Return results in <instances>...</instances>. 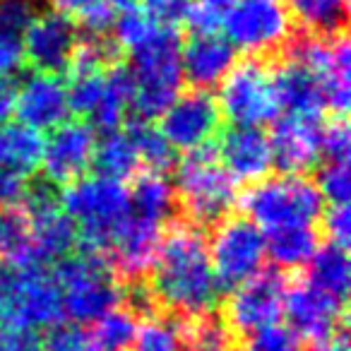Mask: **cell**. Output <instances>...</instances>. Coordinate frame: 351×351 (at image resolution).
Here are the masks:
<instances>
[{
    "mask_svg": "<svg viewBox=\"0 0 351 351\" xmlns=\"http://www.w3.org/2000/svg\"><path fill=\"white\" fill-rule=\"evenodd\" d=\"M149 291L156 306L188 320L215 313L221 289L212 269L207 241L197 226L173 224L161 239L152 265Z\"/></svg>",
    "mask_w": 351,
    "mask_h": 351,
    "instance_id": "cell-1",
    "label": "cell"
},
{
    "mask_svg": "<svg viewBox=\"0 0 351 351\" xmlns=\"http://www.w3.org/2000/svg\"><path fill=\"white\" fill-rule=\"evenodd\" d=\"M183 41L176 29L152 27L149 34L132 46L130 75H132V111L140 121H154L171 106L183 89L181 65Z\"/></svg>",
    "mask_w": 351,
    "mask_h": 351,
    "instance_id": "cell-2",
    "label": "cell"
},
{
    "mask_svg": "<svg viewBox=\"0 0 351 351\" xmlns=\"http://www.w3.org/2000/svg\"><path fill=\"white\" fill-rule=\"evenodd\" d=\"M63 210L77 231V243L97 255H108L118 231L130 215L125 183L106 176H82L60 191Z\"/></svg>",
    "mask_w": 351,
    "mask_h": 351,
    "instance_id": "cell-3",
    "label": "cell"
},
{
    "mask_svg": "<svg viewBox=\"0 0 351 351\" xmlns=\"http://www.w3.org/2000/svg\"><path fill=\"white\" fill-rule=\"evenodd\" d=\"M241 207L263 234L287 226H315L325 212V200L315 181L303 173L265 176L250 183Z\"/></svg>",
    "mask_w": 351,
    "mask_h": 351,
    "instance_id": "cell-4",
    "label": "cell"
},
{
    "mask_svg": "<svg viewBox=\"0 0 351 351\" xmlns=\"http://www.w3.org/2000/svg\"><path fill=\"white\" fill-rule=\"evenodd\" d=\"M176 202L183 207L193 226H217L231 217L239 202V188L221 166L215 147L188 152L176 166Z\"/></svg>",
    "mask_w": 351,
    "mask_h": 351,
    "instance_id": "cell-5",
    "label": "cell"
},
{
    "mask_svg": "<svg viewBox=\"0 0 351 351\" xmlns=\"http://www.w3.org/2000/svg\"><path fill=\"white\" fill-rule=\"evenodd\" d=\"M65 317L56 272L46 265L0 263V325L51 330Z\"/></svg>",
    "mask_w": 351,
    "mask_h": 351,
    "instance_id": "cell-6",
    "label": "cell"
},
{
    "mask_svg": "<svg viewBox=\"0 0 351 351\" xmlns=\"http://www.w3.org/2000/svg\"><path fill=\"white\" fill-rule=\"evenodd\" d=\"M63 313L77 325H94L123 303V287L106 255L82 250L58 263L56 269Z\"/></svg>",
    "mask_w": 351,
    "mask_h": 351,
    "instance_id": "cell-7",
    "label": "cell"
},
{
    "mask_svg": "<svg viewBox=\"0 0 351 351\" xmlns=\"http://www.w3.org/2000/svg\"><path fill=\"white\" fill-rule=\"evenodd\" d=\"M226 41L248 58H279L296 34L287 0H231L221 17Z\"/></svg>",
    "mask_w": 351,
    "mask_h": 351,
    "instance_id": "cell-8",
    "label": "cell"
},
{
    "mask_svg": "<svg viewBox=\"0 0 351 351\" xmlns=\"http://www.w3.org/2000/svg\"><path fill=\"white\" fill-rule=\"evenodd\" d=\"M217 104H219L221 118H229L231 125L263 128L265 123L277 121L282 111L274 92L272 60H236L229 75L221 80Z\"/></svg>",
    "mask_w": 351,
    "mask_h": 351,
    "instance_id": "cell-9",
    "label": "cell"
},
{
    "mask_svg": "<svg viewBox=\"0 0 351 351\" xmlns=\"http://www.w3.org/2000/svg\"><path fill=\"white\" fill-rule=\"evenodd\" d=\"M207 250L221 291H234L236 287L260 274L267 258L265 234L248 217L221 219L215 226Z\"/></svg>",
    "mask_w": 351,
    "mask_h": 351,
    "instance_id": "cell-10",
    "label": "cell"
},
{
    "mask_svg": "<svg viewBox=\"0 0 351 351\" xmlns=\"http://www.w3.org/2000/svg\"><path fill=\"white\" fill-rule=\"evenodd\" d=\"M20 207L25 210L32 224L36 263L51 265L73 255L75 245H77V231L63 210L58 186L49 181L32 183L27 186Z\"/></svg>",
    "mask_w": 351,
    "mask_h": 351,
    "instance_id": "cell-11",
    "label": "cell"
},
{
    "mask_svg": "<svg viewBox=\"0 0 351 351\" xmlns=\"http://www.w3.org/2000/svg\"><path fill=\"white\" fill-rule=\"evenodd\" d=\"M161 135L173 152H195L212 147L221 128V111L217 99L205 89H191L171 101V106L159 116Z\"/></svg>",
    "mask_w": 351,
    "mask_h": 351,
    "instance_id": "cell-12",
    "label": "cell"
},
{
    "mask_svg": "<svg viewBox=\"0 0 351 351\" xmlns=\"http://www.w3.org/2000/svg\"><path fill=\"white\" fill-rule=\"evenodd\" d=\"M287 287L289 282L282 269H269V272L263 269L253 279L236 287L226 303L224 322L229 325V330L250 337L265 327L279 325Z\"/></svg>",
    "mask_w": 351,
    "mask_h": 351,
    "instance_id": "cell-13",
    "label": "cell"
},
{
    "mask_svg": "<svg viewBox=\"0 0 351 351\" xmlns=\"http://www.w3.org/2000/svg\"><path fill=\"white\" fill-rule=\"evenodd\" d=\"M346 303L327 296L325 291L308 284L306 279L289 284L284 296V313L289 330L311 344H322L335 337L344 335L346 325Z\"/></svg>",
    "mask_w": 351,
    "mask_h": 351,
    "instance_id": "cell-14",
    "label": "cell"
},
{
    "mask_svg": "<svg viewBox=\"0 0 351 351\" xmlns=\"http://www.w3.org/2000/svg\"><path fill=\"white\" fill-rule=\"evenodd\" d=\"M97 140V130L84 121H65L53 128L41 147L39 169L44 171V181L60 188L87 176L94 164Z\"/></svg>",
    "mask_w": 351,
    "mask_h": 351,
    "instance_id": "cell-15",
    "label": "cell"
},
{
    "mask_svg": "<svg viewBox=\"0 0 351 351\" xmlns=\"http://www.w3.org/2000/svg\"><path fill=\"white\" fill-rule=\"evenodd\" d=\"M22 49L25 63L34 65L36 73L58 75L68 70L70 58L77 49V27L56 12H41L27 27Z\"/></svg>",
    "mask_w": 351,
    "mask_h": 351,
    "instance_id": "cell-16",
    "label": "cell"
},
{
    "mask_svg": "<svg viewBox=\"0 0 351 351\" xmlns=\"http://www.w3.org/2000/svg\"><path fill=\"white\" fill-rule=\"evenodd\" d=\"M15 116L22 125L32 128L34 132H51L60 123L68 121L70 101L68 87L58 75L32 73L17 87Z\"/></svg>",
    "mask_w": 351,
    "mask_h": 351,
    "instance_id": "cell-17",
    "label": "cell"
},
{
    "mask_svg": "<svg viewBox=\"0 0 351 351\" xmlns=\"http://www.w3.org/2000/svg\"><path fill=\"white\" fill-rule=\"evenodd\" d=\"M322 118L282 116L274 121L269 135L272 166L282 173H303L320 161L322 145Z\"/></svg>",
    "mask_w": 351,
    "mask_h": 351,
    "instance_id": "cell-18",
    "label": "cell"
},
{
    "mask_svg": "<svg viewBox=\"0 0 351 351\" xmlns=\"http://www.w3.org/2000/svg\"><path fill=\"white\" fill-rule=\"evenodd\" d=\"M215 152L236 183H258L272 171V147L263 128H226L219 135V147Z\"/></svg>",
    "mask_w": 351,
    "mask_h": 351,
    "instance_id": "cell-19",
    "label": "cell"
},
{
    "mask_svg": "<svg viewBox=\"0 0 351 351\" xmlns=\"http://www.w3.org/2000/svg\"><path fill=\"white\" fill-rule=\"evenodd\" d=\"M272 80L284 116L322 118V111H327L320 80L306 63L291 56H279L277 63L272 60Z\"/></svg>",
    "mask_w": 351,
    "mask_h": 351,
    "instance_id": "cell-20",
    "label": "cell"
},
{
    "mask_svg": "<svg viewBox=\"0 0 351 351\" xmlns=\"http://www.w3.org/2000/svg\"><path fill=\"white\" fill-rule=\"evenodd\" d=\"M161 239H164V226L142 219V217L128 215L125 224L118 231L106 258L118 277L140 282L142 274L149 272L154 265Z\"/></svg>",
    "mask_w": 351,
    "mask_h": 351,
    "instance_id": "cell-21",
    "label": "cell"
},
{
    "mask_svg": "<svg viewBox=\"0 0 351 351\" xmlns=\"http://www.w3.org/2000/svg\"><path fill=\"white\" fill-rule=\"evenodd\" d=\"M236 49L221 36L215 34H193L181 51L183 80L193 84V89H205L221 84V80L229 75L236 65Z\"/></svg>",
    "mask_w": 351,
    "mask_h": 351,
    "instance_id": "cell-22",
    "label": "cell"
},
{
    "mask_svg": "<svg viewBox=\"0 0 351 351\" xmlns=\"http://www.w3.org/2000/svg\"><path fill=\"white\" fill-rule=\"evenodd\" d=\"M44 137L22 123H3L0 125V173L17 176L29 181V176L39 171Z\"/></svg>",
    "mask_w": 351,
    "mask_h": 351,
    "instance_id": "cell-23",
    "label": "cell"
},
{
    "mask_svg": "<svg viewBox=\"0 0 351 351\" xmlns=\"http://www.w3.org/2000/svg\"><path fill=\"white\" fill-rule=\"evenodd\" d=\"M128 195H130V215L149 219L159 226L171 221L176 205H178L173 183L156 171H147V173L137 176Z\"/></svg>",
    "mask_w": 351,
    "mask_h": 351,
    "instance_id": "cell-24",
    "label": "cell"
},
{
    "mask_svg": "<svg viewBox=\"0 0 351 351\" xmlns=\"http://www.w3.org/2000/svg\"><path fill=\"white\" fill-rule=\"evenodd\" d=\"M306 282L325 291L327 296L346 303L351 287V263L344 245L325 243L315 250L311 263L306 265Z\"/></svg>",
    "mask_w": 351,
    "mask_h": 351,
    "instance_id": "cell-25",
    "label": "cell"
},
{
    "mask_svg": "<svg viewBox=\"0 0 351 351\" xmlns=\"http://www.w3.org/2000/svg\"><path fill=\"white\" fill-rule=\"evenodd\" d=\"M128 111H132V75L125 65L116 63L106 70L104 97L87 123L94 130L111 132L123 125Z\"/></svg>",
    "mask_w": 351,
    "mask_h": 351,
    "instance_id": "cell-26",
    "label": "cell"
},
{
    "mask_svg": "<svg viewBox=\"0 0 351 351\" xmlns=\"http://www.w3.org/2000/svg\"><path fill=\"white\" fill-rule=\"evenodd\" d=\"M320 245V234L315 226H287L265 234L267 255L279 269L306 267Z\"/></svg>",
    "mask_w": 351,
    "mask_h": 351,
    "instance_id": "cell-27",
    "label": "cell"
},
{
    "mask_svg": "<svg viewBox=\"0 0 351 351\" xmlns=\"http://www.w3.org/2000/svg\"><path fill=\"white\" fill-rule=\"evenodd\" d=\"M296 25L308 34L339 36L346 34L349 0H287Z\"/></svg>",
    "mask_w": 351,
    "mask_h": 351,
    "instance_id": "cell-28",
    "label": "cell"
},
{
    "mask_svg": "<svg viewBox=\"0 0 351 351\" xmlns=\"http://www.w3.org/2000/svg\"><path fill=\"white\" fill-rule=\"evenodd\" d=\"M99 176H106L113 181H128L137 171L142 169L137 149L132 145L130 135L125 130H111L104 132L101 140H97V149H94V164Z\"/></svg>",
    "mask_w": 351,
    "mask_h": 351,
    "instance_id": "cell-29",
    "label": "cell"
},
{
    "mask_svg": "<svg viewBox=\"0 0 351 351\" xmlns=\"http://www.w3.org/2000/svg\"><path fill=\"white\" fill-rule=\"evenodd\" d=\"M0 258L8 265H39L34 258L32 224L20 205L0 207Z\"/></svg>",
    "mask_w": 351,
    "mask_h": 351,
    "instance_id": "cell-30",
    "label": "cell"
},
{
    "mask_svg": "<svg viewBox=\"0 0 351 351\" xmlns=\"http://www.w3.org/2000/svg\"><path fill=\"white\" fill-rule=\"evenodd\" d=\"M56 15L82 27L89 36H108L116 22V12L106 0H46Z\"/></svg>",
    "mask_w": 351,
    "mask_h": 351,
    "instance_id": "cell-31",
    "label": "cell"
},
{
    "mask_svg": "<svg viewBox=\"0 0 351 351\" xmlns=\"http://www.w3.org/2000/svg\"><path fill=\"white\" fill-rule=\"evenodd\" d=\"M125 132L130 135L132 145L140 156V164L147 166V171H156L164 173L166 169L176 164V152L171 149V145L166 142V137L161 135V130L156 125H152L149 121H132L125 128Z\"/></svg>",
    "mask_w": 351,
    "mask_h": 351,
    "instance_id": "cell-32",
    "label": "cell"
},
{
    "mask_svg": "<svg viewBox=\"0 0 351 351\" xmlns=\"http://www.w3.org/2000/svg\"><path fill=\"white\" fill-rule=\"evenodd\" d=\"M181 337L183 351H234V332L224 317H217L215 313L188 320Z\"/></svg>",
    "mask_w": 351,
    "mask_h": 351,
    "instance_id": "cell-33",
    "label": "cell"
},
{
    "mask_svg": "<svg viewBox=\"0 0 351 351\" xmlns=\"http://www.w3.org/2000/svg\"><path fill=\"white\" fill-rule=\"evenodd\" d=\"M137 327H140V317L125 306H118L104 317H99L94 322V330L89 332L99 351H128L135 339Z\"/></svg>",
    "mask_w": 351,
    "mask_h": 351,
    "instance_id": "cell-34",
    "label": "cell"
},
{
    "mask_svg": "<svg viewBox=\"0 0 351 351\" xmlns=\"http://www.w3.org/2000/svg\"><path fill=\"white\" fill-rule=\"evenodd\" d=\"M128 351H183L181 325L173 317H145Z\"/></svg>",
    "mask_w": 351,
    "mask_h": 351,
    "instance_id": "cell-35",
    "label": "cell"
},
{
    "mask_svg": "<svg viewBox=\"0 0 351 351\" xmlns=\"http://www.w3.org/2000/svg\"><path fill=\"white\" fill-rule=\"evenodd\" d=\"M137 8L154 27L178 32V27L191 20L195 0H137Z\"/></svg>",
    "mask_w": 351,
    "mask_h": 351,
    "instance_id": "cell-36",
    "label": "cell"
},
{
    "mask_svg": "<svg viewBox=\"0 0 351 351\" xmlns=\"http://www.w3.org/2000/svg\"><path fill=\"white\" fill-rule=\"evenodd\" d=\"M322 200L330 205H349L351 171L349 161H325L315 181Z\"/></svg>",
    "mask_w": 351,
    "mask_h": 351,
    "instance_id": "cell-37",
    "label": "cell"
},
{
    "mask_svg": "<svg viewBox=\"0 0 351 351\" xmlns=\"http://www.w3.org/2000/svg\"><path fill=\"white\" fill-rule=\"evenodd\" d=\"M41 351H99L92 332L77 322H58L41 337Z\"/></svg>",
    "mask_w": 351,
    "mask_h": 351,
    "instance_id": "cell-38",
    "label": "cell"
},
{
    "mask_svg": "<svg viewBox=\"0 0 351 351\" xmlns=\"http://www.w3.org/2000/svg\"><path fill=\"white\" fill-rule=\"evenodd\" d=\"M351 156V132L346 118L335 116L330 123L322 125V145L320 159L325 161H349Z\"/></svg>",
    "mask_w": 351,
    "mask_h": 351,
    "instance_id": "cell-39",
    "label": "cell"
},
{
    "mask_svg": "<svg viewBox=\"0 0 351 351\" xmlns=\"http://www.w3.org/2000/svg\"><path fill=\"white\" fill-rule=\"evenodd\" d=\"M36 0H0V32L22 36L39 10Z\"/></svg>",
    "mask_w": 351,
    "mask_h": 351,
    "instance_id": "cell-40",
    "label": "cell"
},
{
    "mask_svg": "<svg viewBox=\"0 0 351 351\" xmlns=\"http://www.w3.org/2000/svg\"><path fill=\"white\" fill-rule=\"evenodd\" d=\"M245 351H303L301 339L289 327L272 325L255 332L245 341Z\"/></svg>",
    "mask_w": 351,
    "mask_h": 351,
    "instance_id": "cell-41",
    "label": "cell"
},
{
    "mask_svg": "<svg viewBox=\"0 0 351 351\" xmlns=\"http://www.w3.org/2000/svg\"><path fill=\"white\" fill-rule=\"evenodd\" d=\"M322 226H325L327 236H330V243L337 245H349L351 239V212L349 205H330L322 212Z\"/></svg>",
    "mask_w": 351,
    "mask_h": 351,
    "instance_id": "cell-42",
    "label": "cell"
},
{
    "mask_svg": "<svg viewBox=\"0 0 351 351\" xmlns=\"http://www.w3.org/2000/svg\"><path fill=\"white\" fill-rule=\"evenodd\" d=\"M0 351H41V335L29 327L0 325Z\"/></svg>",
    "mask_w": 351,
    "mask_h": 351,
    "instance_id": "cell-43",
    "label": "cell"
},
{
    "mask_svg": "<svg viewBox=\"0 0 351 351\" xmlns=\"http://www.w3.org/2000/svg\"><path fill=\"white\" fill-rule=\"evenodd\" d=\"M25 68V49H22V36H12L0 32V75L12 77Z\"/></svg>",
    "mask_w": 351,
    "mask_h": 351,
    "instance_id": "cell-44",
    "label": "cell"
},
{
    "mask_svg": "<svg viewBox=\"0 0 351 351\" xmlns=\"http://www.w3.org/2000/svg\"><path fill=\"white\" fill-rule=\"evenodd\" d=\"M15 99H17L15 80L0 75V125L15 116Z\"/></svg>",
    "mask_w": 351,
    "mask_h": 351,
    "instance_id": "cell-45",
    "label": "cell"
},
{
    "mask_svg": "<svg viewBox=\"0 0 351 351\" xmlns=\"http://www.w3.org/2000/svg\"><path fill=\"white\" fill-rule=\"evenodd\" d=\"M313 351H349V344H346V337L339 335L330 341H322V344H315Z\"/></svg>",
    "mask_w": 351,
    "mask_h": 351,
    "instance_id": "cell-46",
    "label": "cell"
},
{
    "mask_svg": "<svg viewBox=\"0 0 351 351\" xmlns=\"http://www.w3.org/2000/svg\"><path fill=\"white\" fill-rule=\"evenodd\" d=\"M111 10L116 15H123V12H130V10H137V0H106Z\"/></svg>",
    "mask_w": 351,
    "mask_h": 351,
    "instance_id": "cell-47",
    "label": "cell"
}]
</instances>
